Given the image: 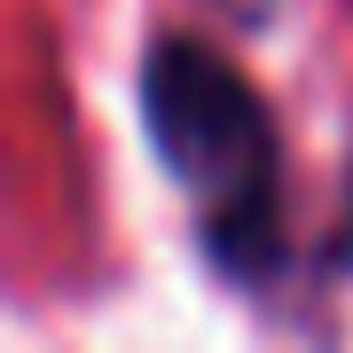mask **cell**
I'll list each match as a JSON object with an SVG mask.
<instances>
[{
	"mask_svg": "<svg viewBox=\"0 0 353 353\" xmlns=\"http://www.w3.org/2000/svg\"><path fill=\"white\" fill-rule=\"evenodd\" d=\"M141 134L165 157L173 189L196 204V243L228 283L259 290L283 267V134L267 94L212 39L165 32L134 71Z\"/></svg>",
	"mask_w": 353,
	"mask_h": 353,
	"instance_id": "cell-1",
	"label": "cell"
}]
</instances>
